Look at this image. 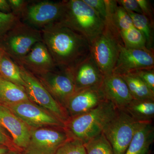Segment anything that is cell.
Here are the masks:
<instances>
[{
  "label": "cell",
  "mask_w": 154,
  "mask_h": 154,
  "mask_svg": "<svg viewBox=\"0 0 154 154\" xmlns=\"http://www.w3.org/2000/svg\"><path fill=\"white\" fill-rule=\"evenodd\" d=\"M40 30L42 41L56 66L70 67L90 53L88 39L61 21Z\"/></svg>",
  "instance_id": "cell-1"
},
{
  "label": "cell",
  "mask_w": 154,
  "mask_h": 154,
  "mask_svg": "<svg viewBox=\"0 0 154 154\" xmlns=\"http://www.w3.org/2000/svg\"><path fill=\"white\" fill-rule=\"evenodd\" d=\"M117 109L107 100L87 113L69 118L64 124L65 129L71 137L85 143L102 132Z\"/></svg>",
  "instance_id": "cell-2"
},
{
  "label": "cell",
  "mask_w": 154,
  "mask_h": 154,
  "mask_svg": "<svg viewBox=\"0 0 154 154\" xmlns=\"http://www.w3.org/2000/svg\"><path fill=\"white\" fill-rule=\"evenodd\" d=\"M61 22L85 36L89 43L102 33L105 26V21L83 0L66 1Z\"/></svg>",
  "instance_id": "cell-3"
},
{
  "label": "cell",
  "mask_w": 154,
  "mask_h": 154,
  "mask_svg": "<svg viewBox=\"0 0 154 154\" xmlns=\"http://www.w3.org/2000/svg\"><path fill=\"white\" fill-rule=\"evenodd\" d=\"M122 44L118 31L106 20L102 33L90 43V53L104 76L113 73Z\"/></svg>",
  "instance_id": "cell-4"
},
{
  "label": "cell",
  "mask_w": 154,
  "mask_h": 154,
  "mask_svg": "<svg viewBox=\"0 0 154 154\" xmlns=\"http://www.w3.org/2000/svg\"><path fill=\"white\" fill-rule=\"evenodd\" d=\"M140 123L124 110L117 109L102 131L113 147L114 154L125 153Z\"/></svg>",
  "instance_id": "cell-5"
},
{
  "label": "cell",
  "mask_w": 154,
  "mask_h": 154,
  "mask_svg": "<svg viewBox=\"0 0 154 154\" xmlns=\"http://www.w3.org/2000/svg\"><path fill=\"white\" fill-rule=\"evenodd\" d=\"M5 35L4 50L14 61L24 57L36 43L42 41L41 30L20 21Z\"/></svg>",
  "instance_id": "cell-6"
},
{
  "label": "cell",
  "mask_w": 154,
  "mask_h": 154,
  "mask_svg": "<svg viewBox=\"0 0 154 154\" xmlns=\"http://www.w3.org/2000/svg\"><path fill=\"white\" fill-rule=\"evenodd\" d=\"M29 100L47 110L65 124L69 119L65 109L60 105L33 74L18 64Z\"/></svg>",
  "instance_id": "cell-7"
},
{
  "label": "cell",
  "mask_w": 154,
  "mask_h": 154,
  "mask_svg": "<svg viewBox=\"0 0 154 154\" xmlns=\"http://www.w3.org/2000/svg\"><path fill=\"white\" fill-rule=\"evenodd\" d=\"M66 1L53 2L41 1L27 4L20 16L25 23L36 29L61 22L64 17Z\"/></svg>",
  "instance_id": "cell-8"
},
{
  "label": "cell",
  "mask_w": 154,
  "mask_h": 154,
  "mask_svg": "<svg viewBox=\"0 0 154 154\" xmlns=\"http://www.w3.org/2000/svg\"><path fill=\"white\" fill-rule=\"evenodd\" d=\"M64 127L31 128L24 154H55L58 149L70 138Z\"/></svg>",
  "instance_id": "cell-9"
},
{
  "label": "cell",
  "mask_w": 154,
  "mask_h": 154,
  "mask_svg": "<svg viewBox=\"0 0 154 154\" xmlns=\"http://www.w3.org/2000/svg\"><path fill=\"white\" fill-rule=\"evenodd\" d=\"M56 68L44 73L34 75L65 109L68 101L76 92L75 87L68 69L58 67L59 69L57 70Z\"/></svg>",
  "instance_id": "cell-10"
},
{
  "label": "cell",
  "mask_w": 154,
  "mask_h": 154,
  "mask_svg": "<svg viewBox=\"0 0 154 154\" xmlns=\"http://www.w3.org/2000/svg\"><path fill=\"white\" fill-rule=\"evenodd\" d=\"M30 128L64 127V124L47 110L30 101L5 106Z\"/></svg>",
  "instance_id": "cell-11"
},
{
  "label": "cell",
  "mask_w": 154,
  "mask_h": 154,
  "mask_svg": "<svg viewBox=\"0 0 154 154\" xmlns=\"http://www.w3.org/2000/svg\"><path fill=\"white\" fill-rule=\"evenodd\" d=\"M154 66V51L126 48L122 44L113 73L122 75Z\"/></svg>",
  "instance_id": "cell-12"
},
{
  "label": "cell",
  "mask_w": 154,
  "mask_h": 154,
  "mask_svg": "<svg viewBox=\"0 0 154 154\" xmlns=\"http://www.w3.org/2000/svg\"><path fill=\"white\" fill-rule=\"evenodd\" d=\"M74 82L76 91L88 88L99 87L104 75L91 53L69 68Z\"/></svg>",
  "instance_id": "cell-13"
},
{
  "label": "cell",
  "mask_w": 154,
  "mask_h": 154,
  "mask_svg": "<svg viewBox=\"0 0 154 154\" xmlns=\"http://www.w3.org/2000/svg\"><path fill=\"white\" fill-rule=\"evenodd\" d=\"M100 87L76 91L65 107L69 118L87 113L107 101Z\"/></svg>",
  "instance_id": "cell-14"
},
{
  "label": "cell",
  "mask_w": 154,
  "mask_h": 154,
  "mask_svg": "<svg viewBox=\"0 0 154 154\" xmlns=\"http://www.w3.org/2000/svg\"><path fill=\"white\" fill-rule=\"evenodd\" d=\"M0 124L11 134L15 148L24 150L30 140V128L8 107L0 104Z\"/></svg>",
  "instance_id": "cell-15"
},
{
  "label": "cell",
  "mask_w": 154,
  "mask_h": 154,
  "mask_svg": "<svg viewBox=\"0 0 154 154\" xmlns=\"http://www.w3.org/2000/svg\"><path fill=\"white\" fill-rule=\"evenodd\" d=\"M15 62L35 75L51 71L56 67L52 57L42 41L37 42L25 56Z\"/></svg>",
  "instance_id": "cell-16"
},
{
  "label": "cell",
  "mask_w": 154,
  "mask_h": 154,
  "mask_svg": "<svg viewBox=\"0 0 154 154\" xmlns=\"http://www.w3.org/2000/svg\"><path fill=\"white\" fill-rule=\"evenodd\" d=\"M100 88L106 99L117 109H124L133 99L125 81L117 74L104 76Z\"/></svg>",
  "instance_id": "cell-17"
},
{
  "label": "cell",
  "mask_w": 154,
  "mask_h": 154,
  "mask_svg": "<svg viewBox=\"0 0 154 154\" xmlns=\"http://www.w3.org/2000/svg\"><path fill=\"white\" fill-rule=\"evenodd\" d=\"M154 141L152 122H140L125 154H150Z\"/></svg>",
  "instance_id": "cell-18"
},
{
  "label": "cell",
  "mask_w": 154,
  "mask_h": 154,
  "mask_svg": "<svg viewBox=\"0 0 154 154\" xmlns=\"http://www.w3.org/2000/svg\"><path fill=\"white\" fill-rule=\"evenodd\" d=\"M138 122H152L154 117V100L132 99L123 109Z\"/></svg>",
  "instance_id": "cell-19"
},
{
  "label": "cell",
  "mask_w": 154,
  "mask_h": 154,
  "mask_svg": "<svg viewBox=\"0 0 154 154\" xmlns=\"http://www.w3.org/2000/svg\"><path fill=\"white\" fill-rule=\"evenodd\" d=\"M29 100L24 89L2 78L0 82L1 105L7 106Z\"/></svg>",
  "instance_id": "cell-20"
},
{
  "label": "cell",
  "mask_w": 154,
  "mask_h": 154,
  "mask_svg": "<svg viewBox=\"0 0 154 154\" xmlns=\"http://www.w3.org/2000/svg\"><path fill=\"white\" fill-rule=\"evenodd\" d=\"M126 83L133 99L154 100V92L133 73L120 75Z\"/></svg>",
  "instance_id": "cell-21"
},
{
  "label": "cell",
  "mask_w": 154,
  "mask_h": 154,
  "mask_svg": "<svg viewBox=\"0 0 154 154\" xmlns=\"http://www.w3.org/2000/svg\"><path fill=\"white\" fill-rule=\"evenodd\" d=\"M135 28L143 34L148 49L154 51V22L142 14L127 11Z\"/></svg>",
  "instance_id": "cell-22"
},
{
  "label": "cell",
  "mask_w": 154,
  "mask_h": 154,
  "mask_svg": "<svg viewBox=\"0 0 154 154\" xmlns=\"http://www.w3.org/2000/svg\"><path fill=\"white\" fill-rule=\"evenodd\" d=\"M0 76L5 79L21 87L25 91V83L19 66L6 54H4L0 63Z\"/></svg>",
  "instance_id": "cell-23"
},
{
  "label": "cell",
  "mask_w": 154,
  "mask_h": 154,
  "mask_svg": "<svg viewBox=\"0 0 154 154\" xmlns=\"http://www.w3.org/2000/svg\"><path fill=\"white\" fill-rule=\"evenodd\" d=\"M123 45L131 49H148L143 34L134 26L119 33Z\"/></svg>",
  "instance_id": "cell-24"
},
{
  "label": "cell",
  "mask_w": 154,
  "mask_h": 154,
  "mask_svg": "<svg viewBox=\"0 0 154 154\" xmlns=\"http://www.w3.org/2000/svg\"><path fill=\"white\" fill-rule=\"evenodd\" d=\"M84 145L87 154H114L113 147L102 132Z\"/></svg>",
  "instance_id": "cell-25"
},
{
  "label": "cell",
  "mask_w": 154,
  "mask_h": 154,
  "mask_svg": "<svg viewBox=\"0 0 154 154\" xmlns=\"http://www.w3.org/2000/svg\"><path fill=\"white\" fill-rule=\"evenodd\" d=\"M107 20L110 21L119 33L134 26L128 13L119 5L112 13L108 14Z\"/></svg>",
  "instance_id": "cell-26"
},
{
  "label": "cell",
  "mask_w": 154,
  "mask_h": 154,
  "mask_svg": "<svg viewBox=\"0 0 154 154\" xmlns=\"http://www.w3.org/2000/svg\"><path fill=\"white\" fill-rule=\"evenodd\" d=\"M55 154H87L82 141L71 137L59 148Z\"/></svg>",
  "instance_id": "cell-27"
},
{
  "label": "cell",
  "mask_w": 154,
  "mask_h": 154,
  "mask_svg": "<svg viewBox=\"0 0 154 154\" xmlns=\"http://www.w3.org/2000/svg\"><path fill=\"white\" fill-rule=\"evenodd\" d=\"M19 21V18L14 13L0 11V36L5 35Z\"/></svg>",
  "instance_id": "cell-28"
},
{
  "label": "cell",
  "mask_w": 154,
  "mask_h": 154,
  "mask_svg": "<svg viewBox=\"0 0 154 154\" xmlns=\"http://www.w3.org/2000/svg\"><path fill=\"white\" fill-rule=\"evenodd\" d=\"M136 75L152 92H154V69H143L131 72Z\"/></svg>",
  "instance_id": "cell-29"
},
{
  "label": "cell",
  "mask_w": 154,
  "mask_h": 154,
  "mask_svg": "<svg viewBox=\"0 0 154 154\" xmlns=\"http://www.w3.org/2000/svg\"><path fill=\"white\" fill-rule=\"evenodd\" d=\"M85 2L96 11L104 21L107 18V7L105 0H83Z\"/></svg>",
  "instance_id": "cell-30"
},
{
  "label": "cell",
  "mask_w": 154,
  "mask_h": 154,
  "mask_svg": "<svg viewBox=\"0 0 154 154\" xmlns=\"http://www.w3.org/2000/svg\"><path fill=\"white\" fill-rule=\"evenodd\" d=\"M116 2L126 11L142 14L137 0H119Z\"/></svg>",
  "instance_id": "cell-31"
},
{
  "label": "cell",
  "mask_w": 154,
  "mask_h": 154,
  "mask_svg": "<svg viewBox=\"0 0 154 154\" xmlns=\"http://www.w3.org/2000/svg\"><path fill=\"white\" fill-rule=\"evenodd\" d=\"M142 14L154 22L153 10L150 2L148 0H137Z\"/></svg>",
  "instance_id": "cell-32"
},
{
  "label": "cell",
  "mask_w": 154,
  "mask_h": 154,
  "mask_svg": "<svg viewBox=\"0 0 154 154\" xmlns=\"http://www.w3.org/2000/svg\"><path fill=\"white\" fill-rule=\"evenodd\" d=\"M8 2L11 10L14 11L13 13L19 17L22 14L27 4V2L23 0H9Z\"/></svg>",
  "instance_id": "cell-33"
},
{
  "label": "cell",
  "mask_w": 154,
  "mask_h": 154,
  "mask_svg": "<svg viewBox=\"0 0 154 154\" xmlns=\"http://www.w3.org/2000/svg\"><path fill=\"white\" fill-rule=\"evenodd\" d=\"M11 143L10 142L8 138L4 133L3 130L0 129V144L8 146L12 149H16L12 147L11 145Z\"/></svg>",
  "instance_id": "cell-34"
},
{
  "label": "cell",
  "mask_w": 154,
  "mask_h": 154,
  "mask_svg": "<svg viewBox=\"0 0 154 154\" xmlns=\"http://www.w3.org/2000/svg\"><path fill=\"white\" fill-rule=\"evenodd\" d=\"M0 10L4 11V13H11L12 11L8 1L0 0Z\"/></svg>",
  "instance_id": "cell-35"
},
{
  "label": "cell",
  "mask_w": 154,
  "mask_h": 154,
  "mask_svg": "<svg viewBox=\"0 0 154 154\" xmlns=\"http://www.w3.org/2000/svg\"><path fill=\"white\" fill-rule=\"evenodd\" d=\"M12 149L8 146L0 144V154H5L9 152Z\"/></svg>",
  "instance_id": "cell-36"
},
{
  "label": "cell",
  "mask_w": 154,
  "mask_h": 154,
  "mask_svg": "<svg viewBox=\"0 0 154 154\" xmlns=\"http://www.w3.org/2000/svg\"><path fill=\"white\" fill-rule=\"evenodd\" d=\"M19 151L17 150L11 149L5 154H19Z\"/></svg>",
  "instance_id": "cell-37"
},
{
  "label": "cell",
  "mask_w": 154,
  "mask_h": 154,
  "mask_svg": "<svg viewBox=\"0 0 154 154\" xmlns=\"http://www.w3.org/2000/svg\"><path fill=\"white\" fill-rule=\"evenodd\" d=\"M4 54V52H3L2 51L0 50V63H1V60H2V58Z\"/></svg>",
  "instance_id": "cell-38"
},
{
  "label": "cell",
  "mask_w": 154,
  "mask_h": 154,
  "mask_svg": "<svg viewBox=\"0 0 154 154\" xmlns=\"http://www.w3.org/2000/svg\"><path fill=\"white\" fill-rule=\"evenodd\" d=\"M3 127L2 126V125H1V124H0V129L2 130H3L2 129L3 128Z\"/></svg>",
  "instance_id": "cell-39"
},
{
  "label": "cell",
  "mask_w": 154,
  "mask_h": 154,
  "mask_svg": "<svg viewBox=\"0 0 154 154\" xmlns=\"http://www.w3.org/2000/svg\"><path fill=\"white\" fill-rule=\"evenodd\" d=\"M2 77L1 76H0V82H1V79H2Z\"/></svg>",
  "instance_id": "cell-40"
},
{
  "label": "cell",
  "mask_w": 154,
  "mask_h": 154,
  "mask_svg": "<svg viewBox=\"0 0 154 154\" xmlns=\"http://www.w3.org/2000/svg\"><path fill=\"white\" fill-rule=\"evenodd\" d=\"M19 154H23V153H21L19 152Z\"/></svg>",
  "instance_id": "cell-41"
},
{
  "label": "cell",
  "mask_w": 154,
  "mask_h": 154,
  "mask_svg": "<svg viewBox=\"0 0 154 154\" xmlns=\"http://www.w3.org/2000/svg\"></svg>",
  "instance_id": "cell-42"
}]
</instances>
